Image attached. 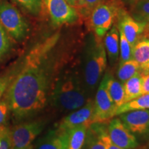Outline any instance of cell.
Returning a JSON list of instances; mask_svg holds the SVG:
<instances>
[{
  "label": "cell",
  "mask_w": 149,
  "mask_h": 149,
  "mask_svg": "<svg viewBox=\"0 0 149 149\" xmlns=\"http://www.w3.org/2000/svg\"><path fill=\"white\" fill-rule=\"evenodd\" d=\"M59 39V33L46 37L19 60L17 72L3 95L17 122L37 114L49 101L57 74L54 51Z\"/></svg>",
  "instance_id": "1"
},
{
  "label": "cell",
  "mask_w": 149,
  "mask_h": 149,
  "mask_svg": "<svg viewBox=\"0 0 149 149\" xmlns=\"http://www.w3.org/2000/svg\"><path fill=\"white\" fill-rule=\"evenodd\" d=\"M90 100L79 65L57 72L49 99L55 107L62 111H72L83 107Z\"/></svg>",
  "instance_id": "2"
},
{
  "label": "cell",
  "mask_w": 149,
  "mask_h": 149,
  "mask_svg": "<svg viewBox=\"0 0 149 149\" xmlns=\"http://www.w3.org/2000/svg\"><path fill=\"white\" fill-rule=\"evenodd\" d=\"M107 64V52L101 37L90 33L86 39L80 69L89 97L100 84Z\"/></svg>",
  "instance_id": "3"
},
{
  "label": "cell",
  "mask_w": 149,
  "mask_h": 149,
  "mask_svg": "<svg viewBox=\"0 0 149 149\" xmlns=\"http://www.w3.org/2000/svg\"><path fill=\"white\" fill-rule=\"evenodd\" d=\"M0 22L11 38L22 42L27 37L29 25L20 11L6 0H0Z\"/></svg>",
  "instance_id": "4"
},
{
  "label": "cell",
  "mask_w": 149,
  "mask_h": 149,
  "mask_svg": "<svg viewBox=\"0 0 149 149\" xmlns=\"http://www.w3.org/2000/svg\"><path fill=\"white\" fill-rule=\"evenodd\" d=\"M110 74H104L97 90L94 103L93 124H106L115 117L117 107L110 97L107 85Z\"/></svg>",
  "instance_id": "5"
},
{
  "label": "cell",
  "mask_w": 149,
  "mask_h": 149,
  "mask_svg": "<svg viewBox=\"0 0 149 149\" xmlns=\"http://www.w3.org/2000/svg\"><path fill=\"white\" fill-rule=\"evenodd\" d=\"M45 122L34 120L16 124L10 129L13 148L29 149L33 148V142L42 133Z\"/></svg>",
  "instance_id": "6"
},
{
  "label": "cell",
  "mask_w": 149,
  "mask_h": 149,
  "mask_svg": "<svg viewBox=\"0 0 149 149\" xmlns=\"http://www.w3.org/2000/svg\"><path fill=\"white\" fill-rule=\"evenodd\" d=\"M115 3L104 2L95 7L90 14L91 26L95 34L102 38L113 26L118 13Z\"/></svg>",
  "instance_id": "7"
},
{
  "label": "cell",
  "mask_w": 149,
  "mask_h": 149,
  "mask_svg": "<svg viewBox=\"0 0 149 149\" xmlns=\"http://www.w3.org/2000/svg\"><path fill=\"white\" fill-rule=\"evenodd\" d=\"M43 3L55 26L72 24L79 18L77 9L66 0H43Z\"/></svg>",
  "instance_id": "8"
},
{
  "label": "cell",
  "mask_w": 149,
  "mask_h": 149,
  "mask_svg": "<svg viewBox=\"0 0 149 149\" xmlns=\"http://www.w3.org/2000/svg\"><path fill=\"white\" fill-rule=\"evenodd\" d=\"M93 113L94 103L91 99L83 107L74 110L63 118L59 122L57 128L62 130H68L80 126L89 127L93 124Z\"/></svg>",
  "instance_id": "9"
},
{
  "label": "cell",
  "mask_w": 149,
  "mask_h": 149,
  "mask_svg": "<svg viewBox=\"0 0 149 149\" xmlns=\"http://www.w3.org/2000/svg\"><path fill=\"white\" fill-rule=\"evenodd\" d=\"M108 135L113 144L125 149H134L138 146L137 139L124 126L120 118H114L109 122Z\"/></svg>",
  "instance_id": "10"
},
{
  "label": "cell",
  "mask_w": 149,
  "mask_h": 149,
  "mask_svg": "<svg viewBox=\"0 0 149 149\" xmlns=\"http://www.w3.org/2000/svg\"><path fill=\"white\" fill-rule=\"evenodd\" d=\"M118 29L125 35L130 45L133 46L141 37L146 25L135 19L123 8H120L117 13Z\"/></svg>",
  "instance_id": "11"
},
{
  "label": "cell",
  "mask_w": 149,
  "mask_h": 149,
  "mask_svg": "<svg viewBox=\"0 0 149 149\" xmlns=\"http://www.w3.org/2000/svg\"><path fill=\"white\" fill-rule=\"evenodd\" d=\"M120 120L132 133L149 134V110H135L119 115Z\"/></svg>",
  "instance_id": "12"
},
{
  "label": "cell",
  "mask_w": 149,
  "mask_h": 149,
  "mask_svg": "<svg viewBox=\"0 0 149 149\" xmlns=\"http://www.w3.org/2000/svg\"><path fill=\"white\" fill-rule=\"evenodd\" d=\"M66 144L67 131L57 128L37 141L33 149H66Z\"/></svg>",
  "instance_id": "13"
},
{
  "label": "cell",
  "mask_w": 149,
  "mask_h": 149,
  "mask_svg": "<svg viewBox=\"0 0 149 149\" xmlns=\"http://www.w3.org/2000/svg\"><path fill=\"white\" fill-rule=\"evenodd\" d=\"M104 124H93L87 128L86 139L87 149H107L106 139L108 136Z\"/></svg>",
  "instance_id": "14"
},
{
  "label": "cell",
  "mask_w": 149,
  "mask_h": 149,
  "mask_svg": "<svg viewBox=\"0 0 149 149\" xmlns=\"http://www.w3.org/2000/svg\"><path fill=\"white\" fill-rule=\"evenodd\" d=\"M104 44L110 64L113 66L120 57V33L117 25H113L107 33Z\"/></svg>",
  "instance_id": "15"
},
{
  "label": "cell",
  "mask_w": 149,
  "mask_h": 149,
  "mask_svg": "<svg viewBox=\"0 0 149 149\" xmlns=\"http://www.w3.org/2000/svg\"><path fill=\"white\" fill-rule=\"evenodd\" d=\"M132 57L141 68V71L149 70V37H141L133 48Z\"/></svg>",
  "instance_id": "16"
},
{
  "label": "cell",
  "mask_w": 149,
  "mask_h": 149,
  "mask_svg": "<svg viewBox=\"0 0 149 149\" xmlns=\"http://www.w3.org/2000/svg\"><path fill=\"white\" fill-rule=\"evenodd\" d=\"M107 88L110 97L118 108L125 103V92L124 84L110 74Z\"/></svg>",
  "instance_id": "17"
},
{
  "label": "cell",
  "mask_w": 149,
  "mask_h": 149,
  "mask_svg": "<svg viewBox=\"0 0 149 149\" xmlns=\"http://www.w3.org/2000/svg\"><path fill=\"white\" fill-rule=\"evenodd\" d=\"M125 103L142 95V75L141 72L128 79L124 84Z\"/></svg>",
  "instance_id": "18"
},
{
  "label": "cell",
  "mask_w": 149,
  "mask_h": 149,
  "mask_svg": "<svg viewBox=\"0 0 149 149\" xmlns=\"http://www.w3.org/2000/svg\"><path fill=\"white\" fill-rule=\"evenodd\" d=\"M88 127L80 126L67 131L66 149H81L86 140V130Z\"/></svg>",
  "instance_id": "19"
},
{
  "label": "cell",
  "mask_w": 149,
  "mask_h": 149,
  "mask_svg": "<svg viewBox=\"0 0 149 149\" xmlns=\"http://www.w3.org/2000/svg\"><path fill=\"white\" fill-rule=\"evenodd\" d=\"M144 109L149 110V93L141 95L123 104L117 109L115 116L128 111Z\"/></svg>",
  "instance_id": "20"
},
{
  "label": "cell",
  "mask_w": 149,
  "mask_h": 149,
  "mask_svg": "<svg viewBox=\"0 0 149 149\" xmlns=\"http://www.w3.org/2000/svg\"><path fill=\"white\" fill-rule=\"evenodd\" d=\"M139 72H141L140 66L137 61L132 59L120 64L117 71V76L119 81L124 84L128 79Z\"/></svg>",
  "instance_id": "21"
},
{
  "label": "cell",
  "mask_w": 149,
  "mask_h": 149,
  "mask_svg": "<svg viewBox=\"0 0 149 149\" xmlns=\"http://www.w3.org/2000/svg\"><path fill=\"white\" fill-rule=\"evenodd\" d=\"M131 14L135 19L149 26V0H139L134 3Z\"/></svg>",
  "instance_id": "22"
},
{
  "label": "cell",
  "mask_w": 149,
  "mask_h": 149,
  "mask_svg": "<svg viewBox=\"0 0 149 149\" xmlns=\"http://www.w3.org/2000/svg\"><path fill=\"white\" fill-rule=\"evenodd\" d=\"M19 68V60L16 61L14 65L11 66L10 69L8 70L6 72L0 75V100L4 95L6 91L12 82L15 76L17 74Z\"/></svg>",
  "instance_id": "23"
},
{
  "label": "cell",
  "mask_w": 149,
  "mask_h": 149,
  "mask_svg": "<svg viewBox=\"0 0 149 149\" xmlns=\"http://www.w3.org/2000/svg\"><path fill=\"white\" fill-rule=\"evenodd\" d=\"M14 1L24 10L26 11L28 13L34 16L40 14L44 6L43 0H14Z\"/></svg>",
  "instance_id": "24"
},
{
  "label": "cell",
  "mask_w": 149,
  "mask_h": 149,
  "mask_svg": "<svg viewBox=\"0 0 149 149\" xmlns=\"http://www.w3.org/2000/svg\"><path fill=\"white\" fill-rule=\"evenodd\" d=\"M119 33H120V64H121L133 59L132 57L133 46L130 45L127 39L126 38L125 35L120 30H119Z\"/></svg>",
  "instance_id": "25"
},
{
  "label": "cell",
  "mask_w": 149,
  "mask_h": 149,
  "mask_svg": "<svg viewBox=\"0 0 149 149\" xmlns=\"http://www.w3.org/2000/svg\"><path fill=\"white\" fill-rule=\"evenodd\" d=\"M12 48L10 37L0 22V61L4 59Z\"/></svg>",
  "instance_id": "26"
},
{
  "label": "cell",
  "mask_w": 149,
  "mask_h": 149,
  "mask_svg": "<svg viewBox=\"0 0 149 149\" xmlns=\"http://www.w3.org/2000/svg\"><path fill=\"white\" fill-rule=\"evenodd\" d=\"M104 1L105 0H79L77 10L83 15H90L93 9L104 2Z\"/></svg>",
  "instance_id": "27"
},
{
  "label": "cell",
  "mask_w": 149,
  "mask_h": 149,
  "mask_svg": "<svg viewBox=\"0 0 149 149\" xmlns=\"http://www.w3.org/2000/svg\"><path fill=\"white\" fill-rule=\"evenodd\" d=\"M10 114V107L3 96V97L0 100V128L7 126Z\"/></svg>",
  "instance_id": "28"
},
{
  "label": "cell",
  "mask_w": 149,
  "mask_h": 149,
  "mask_svg": "<svg viewBox=\"0 0 149 149\" xmlns=\"http://www.w3.org/2000/svg\"><path fill=\"white\" fill-rule=\"evenodd\" d=\"M10 129L7 126L0 128V149H13Z\"/></svg>",
  "instance_id": "29"
},
{
  "label": "cell",
  "mask_w": 149,
  "mask_h": 149,
  "mask_svg": "<svg viewBox=\"0 0 149 149\" xmlns=\"http://www.w3.org/2000/svg\"><path fill=\"white\" fill-rule=\"evenodd\" d=\"M142 75V94L149 93V70L141 71Z\"/></svg>",
  "instance_id": "30"
},
{
  "label": "cell",
  "mask_w": 149,
  "mask_h": 149,
  "mask_svg": "<svg viewBox=\"0 0 149 149\" xmlns=\"http://www.w3.org/2000/svg\"><path fill=\"white\" fill-rule=\"evenodd\" d=\"M106 142H107V149H125V148H121L120 146H117V145L113 144V143L111 141V139H110L109 135H108L107 139H106Z\"/></svg>",
  "instance_id": "31"
},
{
  "label": "cell",
  "mask_w": 149,
  "mask_h": 149,
  "mask_svg": "<svg viewBox=\"0 0 149 149\" xmlns=\"http://www.w3.org/2000/svg\"><path fill=\"white\" fill-rule=\"evenodd\" d=\"M70 6L77 9L78 3H79V0H66Z\"/></svg>",
  "instance_id": "32"
},
{
  "label": "cell",
  "mask_w": 149,
  "mask_h": 149,
  "mask_svg": "<svg viewBox=\"0 0 149 149\" xmlns=\"http://www.w3.org/2000/svg\"><path fill=\"white\" fill-rule=\"evenodd\" d=\"M130 1H132V2H136V1H139V0H129Z\"/></svg>",
  "instance_id": "33"
},
{
  "label": "cell",
  "mask_w": 149,
  "mask_h": 149,
  "mask_svg": "<svg viewBox=\"0 0 149 149\" xmlns=\"http://www.w3.org/2000/svg\"><path fill=\"white\" fill-rule=\"evenodd\" d=\"M13 149H16V148H13ZM29 149H33V148H29Z\"/></svg>",
  "instance_id": "34"
}]
</instances>
